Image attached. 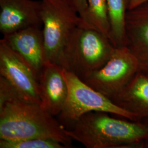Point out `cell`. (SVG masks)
I'll return each instance as SVG.
<instances>
[{
	"label": "cell",
	"instance_id": "cell-1",
	"mask_svg": "<svg viewBox=\"0 0 148 148\" xmlns=\"http://www.w3.org/2000/svg\"><path fill=\"white\" fill-rule=\"evenodd\" d=\"M65 130L40 104L24 99L0 76V139H46L69 148L72 139Z\"/></svg>",
	"mask_w": 148,
	"mask_h": 148
},
{
	"label": "cell",
	"instance_id": "cell-2",
	"mask_svg": "<svg viewBox=\"0 0 148 148\" xmlns=\"http://www.w3.org/2000/svg\"><path fill=\"white\" fill-rule=\"evenodd\" d=\"M108 114H85L73 128L65 130L66 133L87 148H144L148 140V123L120 120Z\"/></svg>",
	"mask_w": 148,
	"mask_h": 148
},
{
	"label": "cell",
	"instance_id": "cell-3",
	"mask_svg": "<svg viewBox=\"0 0 148 148\" xmlns=\"http://www.w3.org/2000/svg\"><path fill=\"white\" fill-rule=\"evenodd\" d=\"M115 48L100 32L80 25L75 30L58 64L84 81L107 63Z\"/></svg>",
	"mask_w": 148,
	"mask_h": 148
},
{
	"label": "cell",
	"instance_id": "cell-4",
	"mask_svg": "<svg viewBox=\"0 0 148 148\" xmlns=\"http://www.w3.org/2000/svg\"><path fill=\"white\" fill-rule=\"evenodd\" d=\"M41 1L43 36L47 59L48 62L58 64L59 59L75 30L85 24L65 0Z\"/></svg>",
	"mask_w": 148,
	"mask_h": 148
},
{
	"label": "cell",
	"instance_id": "cell-5",
	"mask_svg": "<svg viewBox=\"0 0 148 148\" xmlns=\"http://www.w3.org/2000/svg\"><path fill=\"white\" fill-rule=\"evenodd\" d=\"M63 70L68 84V95L63 109L59 115L62 121L74 125L82 115L93 111L105 112L131 121H140L136 115L116 105L75 74Z\"/></svg>",
	"mask_w": 148,
	"mask_h": 148
},
{
	"label": "cell",
	"instance_id": "cell-6",
	"mask_svg": "<svg viewBox=\"0 0 148 148\" xmlns=\"http://www.w3.org/2000/svg\"><path fill=\"white\" fill-rule=\"evenodd\" d=\"M139 70L137 60L126 46L115 48L110 58L85 83L111 99L117 95Z\"/></svg>",
	"mask_w": 148,
	"mask_h": 148
},
{
	"label": "cell",
	"instance_id": "cell-7",
	"mask_svg": "<svg viewBox=\"0 0 148 148\" xmlns=\"http://www.w3.org/2000/svg\"><path fill=\"white\" fill-rule=\"evenodd\" d=\"M0 75L24 99L41 105L36 75L3 39L0 41Z\"/></svg>",
	"mask_w": 148,
	"mask_h": 148
},
{
	"label": "cell",
	"instance_id": "cell-8",
	"mask_svg": "<svg viewBox=\"0 0 148 148\" xmlns=\"http://www.w3.org/2000/svg\"><path fill=\"white\" fill-rule=\"evenodd\" d=\"M41 25V0H0V32L3 36Z\"/></svg>",
	"mask_w": 148,
	"mask_h": 148
},
{
	"label": "cell",
	"instance_id": "cell-9",
	"mask_svg": "<svg viewBox=\"0 0 148 148\" xmlns=\"http://www.w3.org/2000/svg\"><path fill=\"white\" fill-rule=\"evenodd\" d=\"M125 36V46L137 59L139 70L148 75V1L127 11Z\"/></svg>",
	"mask_w": 148,
	"mask_h": 148
},
{
	"label": "cell",
	"instance_id": "cell-10",
	"mask_svg": "<svg viewBox=\"0 0 148 148\" xmlns=\"http://www.w3.org/2000/svg\"><path fill=\"white\" fill-rule=\"evenodd\" d=\"M2 39L32 68L38 79L48 62L40 27H30L4 36Z\"/></svg>",
	"mask_w": 148,
	"mask_h": 148
},
{
	"label": "cell",
	"instance_id": "cell-11",
	"mask_svg": "<svg viewBox=\"0 0 148 148\" xmlns=\"http://www.w3.org/2000/svg\"><path fill=\"white\" fill-rule=\"evenodd\" d=\"M41 106L54 116L62 112L68 95L63 70L58 64L47 62L38 77Z\"/></svg>",
	"mask_w": 148,
	"mask_h": 148
},
{
	"label": "cell",
	"instance_id": "cell-12",
	"mask_svg": "<svg viewBox=\"0 0 148 148\" xmlns=\"http://www.w3.org/2000/svg\"><path fill=\"white\" fill-rule=\"evenodd\" d=\"M111 100L122 109L136 115L140 121H148V75L139 70Z\"/></svg>",
	"mask_w": 148,
	"mask_h": 148
},
{
	"label": "cell",
	"instance_id": "cell-13",
	"mask_svg": "<svg viewBox=\"0 0 148 148\" xmlns=\"http://www.w3.org/2000/svg\"><path fill=\"white\" fill-rule=\"evenodd\" d=\"M131 0H108L111 27L110 41L115 47L125 46V18Z\"/></svg>",
	"mask_w": 148,
	"mask_h": 148
},
{
	"label": "cell",
	"instance_id": "cell-14",
	"mask_svg": "<svg viewBox=\"0 0 148 148\" xmlns=\"http://www.w3.org/2000/svg\"><path fill=\"white\" fill-rule=\"evenodd\" d=\"M87 27L95 29L110 40L111 27L108 0H87Z\"/></svg>",
	"mask_w": 148,
	"mask_h": 148
},
{
	"label": "cell",
	"instance_id": "cell-15",
	"mask_svg": "<svg viewBox=\"0 0 148 148\" xmlns=\"http://www.w3.org/2000/svg\"><path fill=\"white\" fill-rule=\"evenodd\" d=\"M62 143L53 140L32 138L18 140L0 139V148H65Z\"/></svg>",
	"mask_w": 148,
	"mask_h": 148
},
{
	"label": "cell",
	"instance_id": "cell-16",
	"mask_svg": "<svg viewBox=\"0 0 148 148\" xmlns=\"http://www.w3.org/2000/svg\"><path fill=\"white\" fill-rule=\"evenodd\" d=\"M79 15L85 24L87 13V0H65Z\"/></svg>",
	"mask_w": 148,
	"mask_h": 148
},
{
	"label": "cell",
	"instance_id": "cell-17",
	"mask_svg": "<svg viewBox=\"0 0 148 148\" xmlns=\"http://www.w3.org/2000/svg\"><path fill=\"white\" fill-rule=\"evenodd\" d=\"M147 1H148V0H131L128 10H132Z\"/></svg>",
	"mask_w": 148,
	"mask_h": 148
},
{
	"label": "cell",
	"instance_id": "cell-18",
	"mask_svg": "<svg viewBox=\"0 0 148 148\" xmlns=\"http://www.w3.org/2000/svg\"><path fill=\"white\" fill-rule=\"evenodd\" d=\"M144 148H148V140L144 143Z\"/></svg>",
	"mask_w": 148,
	"mask_h": 148
}]
</instances>
